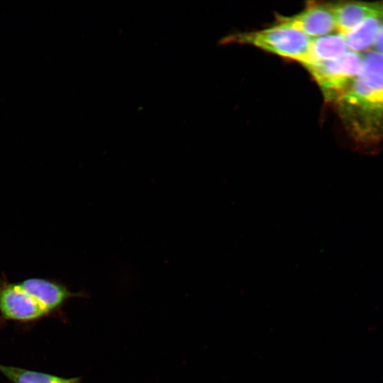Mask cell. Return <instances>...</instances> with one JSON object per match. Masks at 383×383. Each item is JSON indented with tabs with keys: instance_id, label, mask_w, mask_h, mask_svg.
<instances>
[{
	"instance_id": "obj_1",
	"label": "cell",
	"mask_w": 383,
	"mask_h": 383,
	"mask_svg": "<svg viewBox=\"0 0 383 383\" xmlns=\"http://www.w3.org/2000/svg\"><path fill=\"white\" fill-rule=\"evenodd\" d=\"M340 116L358 149L374 150L383 143V55H363L360 72L335 102Z\"/></svg>"
},
{
	"instance_id": "obj_2",
	"label": "cell",
	"mask_w": 383,
	"mask_h": 383,
	"mask_svg": "<svg viewBox=\"0 0 383 383\" xmlns=\"http://www.w3.org/2000/svg\"><path fill=\"white\" fill-rule=\"evenodd\" d=\"M223 40L253 45L302 64L308 56L311 38L294 27L277 22L270 28L233 35Z\"/></svg>"
},
{
	"instance_id": "obj_3",
	"label": "cell",
	"mask_w": 383,
	"mask_h": 383,
	"mask_svg": "<svg viewBox=\"0 0 383 383\" xmlns=\"http://www.w3.org/2000/svg\"><path fill=\"white\" fill-rule=\"evenodd\" d=\"M363 62L362 53L347 51L338 58L304 65L325 97L335 103L353 86Z\"/></svg>"
},
{
	"instance_id": "obj_4",
	"label": "cell",
	"mask_w": 383,
	"mask_h": 383,
	"mask_svg": "<svg viewBox=\"0 0 383 383\" xmlns=\"http://www.w3.org/2000/svg\"><path fill=\"white\" fill-rule=\"evenodd\" d=\"M0 314L9 321L29 323L49 316L45 308L18 282L0 278Z\"/></svg>"
},
{
	"instance_id": "obj_5",
	"label": "cell",
	"mask_w": 383,
	"mask_h": 383,
	"mask_svg": "<svg viewBox=\"0 0 383 383\" xmlns=\"http://www.w3.org/2000/svg\"><path fill=\"white\" fill-rule=\"evenodd\" d=\"M18 283L45 308L49 316H62V308L71 298L89 296L84 291L72 292L66 284L55 279L31 277Z\"/></svg>"
},
{
	"instance_id": "obj_6",
	"label": "cell",
	"mask_w": 383,
	"mask_h": 383,
	"mask_svg": "<svg viewBox=\"0 0 383 383\" xmlns=\"http://www.w3.org/2000/svg\"><path fill=\"white\" fill-rule=\"evenodd\" d=\"M279 23L294 27L311 38L326 35L336 30L331 4L311 3L293 16H280Z\"/></svg>"
},
{
	"instance_id": "obj_7",
	"label": "cell",
	"mask_w": 383,
	"mask_h": 383,
	"mask_svg": "<svg viewBox=\"0 0 383 383\" xmlns=\"http://www.w3.org/2000/svg\"><path fill=\"white\" fill-rule=\"evenodd\" d=\"M338 33L346 35L370 18L383 19L382 1H341L331 4Z\"/></svg>"
},
{
	"instance_id": "obj_8",
	"label": "cell",
	"mask_w": 383,
	"mask_h": 383,
	"mask_svg": "<svg viewBox=\"0 0 383 383\" xmlns=\"http://www.w3.org/2000/svg\"><path fill=\"white\" fill-rule=\"evenodd\" d=\"M348 51L345 37L333 33L311 38L309 51L304 65L321 62L339 57Z\"/></svg>"
},
{
	"instance_id": "obj_9",
	"label": "cell",
	"mask_w": 383,
	"mask_h": 383,
	"mask_svg": "<svg viewBox=\"0 0 383 383\" xmlns=\"http://www.w3.org/2000/svg\"><path fill=\"white\" fill-rule=\"evenodd\" d=\"M0 372L11 383H81L80 377L65 378L13 365H0Z\"/></svg>"
},
{
	"instance_id": "obj_10",
	"label": "cell",
	"mask_w": 383,
	"mask_h": 383,
	"mask_svg": "<svg viewBox=\"0 0 383 383\" xmlns=\"http://www.w3.org/2000/svg\"><path fill=\"white\" fill-rule=\"evenodd\" d=\"M382 24L383 19L373 18L357 25L345 35L348 50L361 53L373 47Z\"/></svg>"
},
{
	"instance_id": "obj_11",
	"label": "cell",
	"mask_w": 383,
	"mask_h": 383,
	"mask_svg": "<svg viewBox=\"0 0 383 383\" xmlns=\"http://www.w3.org/2000/svg\"><path fill=\"white\" fill-rule=\"evenodd\" d=\"M372 48V50L383 55V24Z\"/></svg>"
}]
</instances>
